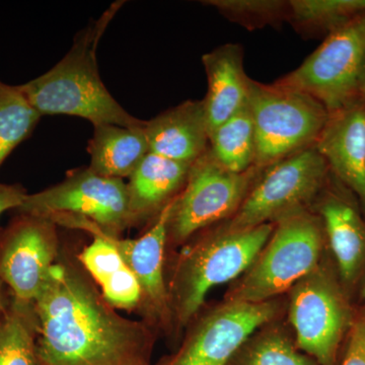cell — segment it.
<instances>
[{"label": "cell", "mask_w": 365, "mask_h": 365, "mask_svg": "<svg viewBox=\"0 0 365 365\" xmlns=\"http://www.w3.org/2000/svg\"><path fill=\"white\" fill-rule=\"evenodd\" d=\"M271 302H234L215 309L197 325L170 365H227L235 352L275 314Z\"/></svg>", "instance_id": "7c38bea8"}, {"label": "cell", "mask_w": 365, "mask_h": 365, "mask_svg": "<svg viewBox=\"0 0 365 365\" xmlns=\"http://www.w3.org/2000/svg\"><path fill=\"white\" fill-rule=\"evenodd\" d=\"M254 174V169L242 174L230 172L207 150L190 168L185 189L177 196L169 225L175 241H185L237 212L248 195Z\"/></svg>", "instance_id": "9c48e42d"}, {"label": "cell", "mask_w": 365, "mask_h": 365, "mask_svg": "<svg viewBox=\"0 0 365 365\" xmlns=\"http://www.w3.org/2000/svg\"><path fill=\"white\" fill-rule=\"evenodd\" d=\"M265 247L230 300L269 302L314 272L321 254V228L313 216L297 211L278 220Z\"/></svg>", "instance_id": "8992f818"}, {"label": "cell", "mask_w": 365, "mask_h": 365, "mask_svg": "<svg viewBox=\"0 0 365 365\" xmlns=\"http://www.w3.org/2000/svg\"><path fill=\"white\" fill-rule=\"evenodd\" d=\"M365 66V16L336 26L306 61L277 85L318 101L332 114L356 101Z\"/></svg>", "instance_id": "52a82bcc"}, {"label": "cell", "mask_w": 365, "mask_h": 365, "mask_svg": "<svg viewBox=\"0 0 365 365\" xmlns=\"http://www.w3.org/2000/svg\"><path fill=\"white\" fill-rule=\"evenodd\" d=\"M359 91H361L364 93L365 97V66L364 69V73H362L361 81H360V88Z\"/></svg>", "instance_id": "f1b7e54d"}, {"label": "cell", "mask_w": 365, "mask_h": 365, "mask_svg": "<svg viewBox=\"0 0 365 365\" xmlns=\"http://www.w3.org/2000/svg\"><path fill=\"white\" fill-rule=\"evenodd\" d=\"M79 254L78 260L86 272L98 282L106 302L112 307L131 309L143 299L140 284L135 274L111 242L100 235Z\"/></svg>", "instance_id": "ac0fdd59"}, {"label": "cell", "mask_w": 365, "mask_h": 365, "mask_svg": "<svg viewBox=\"0 0 365 365\" xmlns=\"http://www.w3.org/2000/svg\"><path fill=\"white\" fill-rule=\"evenodd\" d=\"M209 153L230 172H248L256 160V136L248 104L209 135Z\"/></svg>", "instance_id": "44dd1931"}, {"label": "cell", "mask_w": 365, "mask_h": 365, "mask_svg": "<svg viewBox=\"0 0 365 365\" xmlns=\"http://www.w3.org/2000/svg\"><path fill=\"white\" fill-rule=\"evenodd\" d=\"M191 165L148 153L127 184L132 225L160 213L186 184Z\"/></svg>", "instance_id": "e0dca14e"}, {"label": "cell", "mask_w": 365, "mask_h": 365, "mask_svg": "<svg viewBox=\"0 0 365 365\" xmlns=\"http://www.w3.org/2000/svg\"><path fill=\"white\" fill-rule=\"evenodd\" d=\"M56 225L46 218L23 215L7 234L0 252V279L18 302L34 304L55 264Z\"/></svg>", "instance_id": "8fae6325"}, {"label": "cell", "mask_w": 365, "mask_h": 365, "mask_svg": "<svg viewBox=\"0 0 365 365\" xmlns=\"http://www.w3.org/2000/svg\"><path fill=\"white\" fill-rule=\"evenodd\" d=\"M364 297L365 299V285H364Z\"/></svg>", "instance_id": "4dcf8cb0"}, {"label": "cell", "mask_w": 365, "mask_h": 365, "mask_svg": "<svg viewBox=\"0 0 365 365\" xmlns=\"http://www.w3.org/2000/svg\"><path fill=\"white\" fill-rule=\"evenodd\" d=\"M302 350L322 365H331L349 314L339 290L316 270L294 287L289 311Z\"/></svg>", "instance_id": "30bf717a"}, {"label": "cell", "mask_w": 365, "mask_h": 365, "mask_svg": "<svg viewBox=\"0 0 365 365\" xmlns=\"http://www.w3.org/2000/svg\"><path fill=\"white\" fill-rule=\"evenodd\" d=\"M43 365H139L146 329L114 307L78 268L55 263L33 304Z\"/></svg>", "instance_id": "6da1fadb"}, {"label": "cell", "mask_w": 365, "mask_h": 365, "mask_svg": "<svg viewBox=\"0 0 365 365\" xmlns=\"http://www.w3.org/2000/svg\"><path fill=\"white\" fill-rule=\"evenodd\" d=\"M41 117L18 86L0 81V165L32 134Z\"/></svg>", "instance_id": "603a6c76"}, {"label": "cell", "mask_w": 365, "mask_h": 365, "mask_svg": "<svg viewBox=\"0 0 365 365\" xmlns=\"http://www.w3.org/2000/svg\"><path fill=\"white\" fill-rule=\"evenodd\" d=\"M116 2L76 36L71 49L49 71L18 86L31 105L44 115H71L93 123L144 128L146 121L132 116L107 90L97 61L98 43L118 9Z\"/></svg>", "instance_id": "7a4b0ae2"}, {"label": "cell", "mask_w": 365, "mask_h": 365, "mask_svg": "<svg viewBox=\"0 0 365 365\" xmlns=\"http://www.w3.org/2000/svg\"><path fill=\"white\" fill-rule=\"evenodd\" d=\"M90 169L101 176L130 178L150 153L144 128H127L117 125L95 127L88 148Z\"/></svg>", "instance_id": "d6986e66"}, {"label": "cell", "mask_w": 365, "mask_h": 365, "mask_svg": "<svg viewBox=\"0 0 365 365\" xmlns=\"http://www.w3.org/2000/svg\"><path fill=\"white\" fill-rule=\"evenodd\" d=\"M248 107L256 136L254 168L269 167L317 143L330 116L304 93L252 79Z\"/></svg>", "instance_id": "277c9868"}, {"label": "cell", "mask_w": 365, "mask_h": 365, "mask_svg": "<svg viewBox=\"0 0 365 365\" xmlns=\"http://www.w3.org/2000/svg\"><path fill=\"white\" fill-rule=\"evenodd\" d=\"M273 225L210 235L182 254L173 280L172 304L180 325H186L202 306L209 290L241 275L265 248Z\"/></svg>", "instance_id": "3957f363"}, {"label": "cell", "mask_w": 365, "mask_h": 365, "mask_svg": "<svg viewBox=\"0 0 365 365\" xmlns=\"http://www.w3.org/2000/svg\"><path fill=\"white\" fill-rule=\"evenodd\" d=\"M150 153L193 165L207 151L209 132L203 101H187L144 127Z\"/></svg>", "instance_id": "9a60e30c"}, {"label": "cell", "mask_w": 365, "mask_h": 365, "mask_svg": "<svg viewBox=\"0 0 365 365\" xmlns=\"http://www.w3.org/2000/svg\"><path fill=\"white\" fill-rule=\"evenodd\" d=\"M19 210L63 227L86 220L115 237L132 225L127 184L122 179L101 176L88 167L73 170L44 191L26 194Z\"/></svg>", "instance_id": "5b68a950"}, {"label": "cell", "mask_w": 365, "mask_h": 365, "mask_svg": "<svg viewBox=\"0 0 365 365\" xmlns=\"http://www.w3.org/2000/svg\"><path fill=\"white\" fill-rule=\"evenodd\" d=\"M176 198L170 200L158 213L157 220L150 230L135 240H122L106 234L93 223L86 220L67 225V227L83 230L91 235H100L111 242L127 266L135 274L143 292L141 302L145 304L146 309L151 312L153 316L158 318H163L169 311L170 295L163 278V260Z\"/></svg>", "instance_id": "4fadbf2b"}, {"label": "cell", "mask_w": 365, "mask_h": 365, "mask_svg": "<svg viewBox=\"0 0 365 365\" xmlns=\"http://www.w3.org/2000/svg\"><path fill=\"white\" fill-rule=\"evenodd\" d=\"M321 215L341 276L350 282L365 260L364 222L350 204L339 198L327 200L322 205Z\"/></svg>", "instance_id": "ffe728a7"}, {"label": "cell", "mask_w": 365, "mask_h": 365, "mask_svg": "<svg viewBox=\"0 0 365 365\" xmlns=\"http://www.w3.org/2000/svg\"><path fill=\"white\" fill-rule=\"evenodd\" d=\"M37 318L34 307L14 302L0 316V365H40L35 334Z\"/></svg>", "instance_id": "7402d4cb"}, {"label": "cell", "mask_w": 365, "mask_h": 365, "mask_svg": "<svg viewBox=\"0 0 365 365\" xmlns=\"http://www.w3.org/2000/svg\"><path fill=\"white\" fill-rule=\"evenodd\" d=\"M0 312H1V295H0Z\"/></svg>", "instance_id": "f546056e"}, {"label": "cell", "mask_w": 365, "mask_h": 365, "mask_svg": "<svg viewBox=\"0 0 365 365\" xmlns=\"http://www.w3.org/2000/svg\"><path fill=\"white\" fill-rule=\"evenodd\" d=\"M314 148L365 206V105L330 114Z\"/></svg>", "instance_id": "5bb4252c"}, {"label": "cell", "mask_w": 365, "mask_h": 365, "mask_svg": "<svg viewBox=\"0 0 365 365\" xmlns=\"http://www.w3.org/2000/svg\"><path fill=\"white\" fill-rule=\"evenodd\" d=\"M327 167L316 148H304L269 165L227 230H248L302 210L323 185Z\"/></svg>", "instance_id": "ba28073f"}, {"label": "cell", "mask_w": 365, "mask_h": 365, "mask_svg": "<svg viewBox=\"0 0 365 365\" xmlns=\"http://www.w3.org/2000/svg\"><path fill=\"white\" fill-rule=\"evenodd\" d=\"M26 193L20 185L0 182V215L11 209H19L25 200Z\"/></svg>", "instance_id": "83f0119b"}, {"label": "cell", "mask_w": 365, "mask_h": 365, "mask_svg": "<svg viewBox=\"0 0 365 365\" xmlns=\"http://www.w3.org/2000/svg\"><path fill=\"white\" fill-rule=\"evenodd\" d=\"M208 81L204 98L209 135L248 104L250 83L240 46L223 45L202 57Z\"/></svg>", "instance_id": "2e32d148"}, {"label": "cell", "mask_w": 365, "mask_h": 365, "mask_svg": "<svg viewBox=\"0 0 365 365\" xmlns=\"http://www.w3.org/2000/svg\"><path fill=\"white\" fill-rule=\"evenodd\" d=\"M342 365H365V319L359 322L353 328Z\"/></svg>", "instance_id": "4316f807"}, {"label": "cell", "mask_w": 365, "mask_h": 365, "mask_svg": "<svg viewBox=\"0 0 365 365\" xmlns=\"http://www.w3.org/2000/svg\"><path fill=\"white\" fill-rule=\"evenodd\" d=\"M294 18L311 24H337L365 13V0H294L289 2Z\"/></svg>", "instance_id": "cb8c5ba5"}, {"label": "cell", "mask_w": 365, "mask_h": 365, "mask_svg": "<svg viewBox=\"0 0 365 365\" xmlns=\"http://www.w3.org/2000/svg\"><path fill=\"white\" fill-rule=\"evenodd\" d=\"M205 4H209V6L215 7L230 16L240 19H270L288 6L285 2L275 0H212Z\"/></svg>", "instance_id": "484cf974"}, {"label": "cell", "mask_w": 365, "mask_h": 365, "mask_svg": "<svg viewBox=\"0 0 365 365\" xmlns=\"http://www.w3.org/2000/svg\"><path fill=\"white\" fill-rule=\"evenodd\" d=\"M242 365H313L300 355L285 338L271 334L257 341L247 353Z\"/></svg>", "instance_id": "d4e9b609"}]
</instances>
